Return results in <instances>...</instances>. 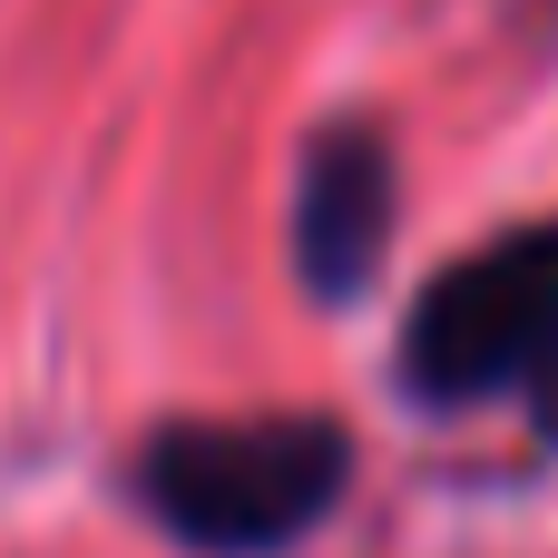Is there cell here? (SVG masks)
Segmentation results:
<instances>
[{"instance_id":"obj_1","label":"cell","mask_w":558,"mask_h":558,"mask_svg":"<svg viewBox=\"0 0 558 558\" xmlns=\"http://www.w3.org/2000/svg\"><path fill=\"white\" fill-rule=\"evenodd\" d=\"M343 432L333 422H177L147 441L137 490L147 510L206 558H255L304 539L333 500H343Z\"/></svg>"},{"instance_id":"obj_2","label":"cell","mask_w":558,"mask_h":558,"mask_svg":"<svg viewBox=\"0 0 558 558\" xmlns=\"http://www.w3.org/2000/svg\"><path fill=\"white\" fill-rule=\"evenodd\" d=\"M549 353H558V226L481 245L402 324V383L422 402H481V392L539 383Z\"/></svg>"},{"instance_id":"obj_3","label":"cell","mask_w":558,"mask_h":558,"mask_svg":"<svg viewBox=\"0 0 558 558\" xmlns=\"http://www.w3.org/2000/svg\"><path fill=\"white\" fill-rule=\"evenodd\" d=\"M383 245H392V157L383 137L363 128H333L314 137L304 157V186H294V265L324 304L363 294L383 275Z\"/></svg>"},{"instance_id":"obj_4","label":"cell","mask_w":558,"mask_h":558,"mask_svg":"<svg viewBox=\"0 0 558 558\" xmlns=\"http://www.w3.org/2000/svg\"><path fill=\"white\" fill-rule=\"evenodd\" d=\"M539 422H549V432H558V353H549V363H539Z\"/></svg>"}]
</instances>
